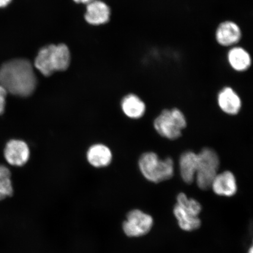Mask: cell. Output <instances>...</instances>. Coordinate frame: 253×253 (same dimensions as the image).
Returning a JSON list of instances; mask_svg holds the SVG:
<instances>
[{"label": "cell", "mask_w": 253, "mask_h": 253, "mask_svg": "<svg viewBox=\"0 0 253 253\" xmlns=\"http://www.w3.org/2000/svg\"><path fill=\"white\" fill-rule=\"evenodd\" d=\"M0 85L14 96H30L37 85L31 62L25 59H14L3 63L0 67Z\"/></svg>", "instance_id": "1"}, {"label": "cell", "mask_w": 253, "mask_h": 253, "mask_svg": "<svg viewBox=\"0 0 253 253\" xmlns=\"http://www.w3.org/2000/svg\"><path fill=\"white\" fill-rule=\"evenodd\" d=\"M140 172L147 181L160 183L172 178L175 171V164L169 157L161 158L153 151L145 152L138 160Z\"/></svg>", "instance_id": "2"}, {"label": "cell", "mask_w": 253, "mask_h": 253, "mask_svg": "<svg viewBox=\"0 0 253 253\" xmlns=\"http://www.w3.org/2000/svg\"><path fill=\"white\" fill-rule=\"evenodd\" d=\"M71 62L70 52L64 44L50 45L40 50L35 66L41 74L49 77L56 71H65Z\"/></svg>", "instance_id": "3"}, {"label": "cell", "mask_w": 253, "mask_h": 253, "mask_svg": "<svg viewBox=\"0 0 253 253\" xmlns=\"http://www.w3.org/2000/svg\"><path fill=\"white\" fill-rule=\"evenodd\" d=\"M155 130L161 137L169 140H176L181 137L187 126V120L178 108L164 109L153 122Z\"/></svg>", "instance_id": "4"}, {"label": "cell", "mask_w": 253, "mask_h": 253, "mask_svg": "<svg viewBox=\"0 0 253 253\" xmlns=\"http://www.w3.org/2000/svg\"><path fill=\"white\" fill-rule=\"evenodd\" d=\"M198 166L195 181L199 188H211L214 177L219 173L220 160L217 152L210 147H205L198 153Z\"/></svg>", "instance_id": "5"}, {"label": "cell", "mask_w": 253, "mask_h": 253, "mask_svg": "<svg viewBox=\"0 0 253 253\" xmlns=\"http://www.w3.org/2000/svg\"><path fill=\"white\" fill-rule=\"evenodd\" d=\"M153 217L143 211L134 210L127 214L123 224L126 235L130 237H138L146 235L153 226Z\"/></svg>", "instance_id": "6"}, {"label": "cell", "mask_w": 253, "mask_h": 253, "mask_svg": "<svg viewBox=\"0 0 253 253\" xmlns=\"http://www.w3.org/2000/svg\"><path fill=\"white\" fill-rule=\"evenodd\" d=\"M217 102L221 112L229 116L238 115L242 109L241 98L238 93L230 86L221 88L218 93Z\"/></svg>", "instance_id": "7"}, {"label": "cell", "mask_w": 253, "mask_h": 253, "mask_svg": "<svg viewBox=\"0 0 253 253\" xmlns=\"http://www.w3.org/2000/svg\"><path fill=\"white\" fill-rule=\"evenodd\" d=\"M4 157L7 163L12 166H23L29 160V147L23 141L10 140L6 144Z\"/></svg>", "instance_id": "8"}, {"label": "cell", "mask_w": 253, "mask_h": 253, "mask_svg": "<svg viewBox=\"0 0 253 253\" xmlns=\"http://www.w3.org/2000/svg\"><path fill=\"white\" fill-rule=\"evenodd\" d=\"M242 39V31L238 25L232 21H226L219 24L216 31L218 43L224 47L234 46Z\"/></svg>", "instance_id": "9"}, {"label": "cell", "mask_w": 253, "mask_h": 253, "mask_svg": "<svg viewBox=\"0 0 253 253\" xmlns=\"http://www.w3.org/2000/svg\"><path fill=\"white\" fill-rule=\"evenodd\" d=\"M211 188L214 194L221 197H233L237 191L236 177L230 170L219 172L214 177Z\"/></svg>", "instance_id": "10"}, {"label": "cell", "mask_w": 253, "mask_h": 253, "mask_svg": "<svg viewBox=\"0 0 253 253\" xmlns=\"http://www.w3.org/2000/svg\"><path fill=\"white\" fill-rule=\"evenodd\" d=\"M198 166V153L192 151L183 152L179 159V172L183 182L191 184L195 181Z\"/></svg>", "instance_id": "11"}, {"label": "cell", "mask_w": 253, "mask_h": 253, "mask_svg": "<svg viewBox=\"0 0 253 253\" xmlns=\"http://www.w3.org/2000/svg\"><path fill=\"white\" fill-rule=\"evenodd\" d=\"M110 15V8L105 3L93 0L87 4L85 19L90 24H104L109 21Z\"/></svg>", "instance_id": "12"}, {"label": "cell", "mask_w": 253, "mask_h": 253, "mask_svg": "<svg viewBox=\"0 0 253 253\" xmlns=\"http://www.w3.org/2000/svg\"><path fill=\"white\" fill-rule=\"evenodd\" d=\"M121 104L123 113L131 119H141L146 113V104L137 95H126L123 98Z\"/></svg>", "instance_id": "13"}, {"label": "cell", "mask_w": 253, "mask_h": 253, "mask_svg": "<svg viewBox=\"0 0 253 253\" xmlns=\"http://www.w3.org/2000/svg\"><path fill=\"white\" fill-rule=\"evenodd\" d=\"M227 61L234 71L242 72L248 71L252 65L251 55L243 47L233 46L227 53Z\"/></svg>", "instance_id": "14"}, {"label": "cell", "mask_w": 253, "mask_h": 253, "mask_svg": "<svg viewBox=\"0 0 253 253\" xmlns=\"http://www.w3.org/2000/svg\"><path fill=\"white\" fill-rule=\"evenodd\" d=\"M88 162L94 167L101 168L109 166L112 160V152L102 144L93 145L87 154Z\"/></svg>", "instance_id": "15"}, {"label": "cell", "mask_w": 253, "mask_h": 253, "mask_svg": "<svg viewBox=\"0 0 253 253\" xmlns=\"http://www.w3.org/2000/svg\"><path fill=\"white\" fill-rule=\"evenodd\" d=\"M173 214L178 220L179 227L183 230L191 232L197 230L201 225V221L198 216L178 205L176 204L174 207Z\"/></svg>", "instance_id": "16"}, {"label": "cell", "mask_w": 253, "mask_h": 253, "mask_svg": "<svg viewBox=\"0 0 253 253\" xmlns=\"http://www.w3.org/2000/svg\"><path fill=\"white\" fill-rule=\"evenodd\" d=\"M11 176L10 170L7 167L0 165V201L11 197L13 194Z\"/></svg>", "instance_id": "17"}, {"label": "cell", "mask_w": 253, "mask_h": 253, "mask_svg": "<svg viewBox=\"0 0 253 253\" xmlns=\"http://www.w3.org/2000/svg\"><path fill=\"white\" fill-rule=\"evenodd\" d=\"M177 205L198 216L202 211L201 204L194 199L188 198L184 193L178 194L177 197Z\"/></svg>", "instance_id": "18"}, {"label": "cell", "mask_w": 253, "mask_h": 253, "mask_svg": "<svg viewBox=\"0 0 253 253\" xmlns=\"http://www.w3.org/2000/svg\"><path fill=\"white\" fill-rule=\"evenodd\" d=\"M7 93L5 88L0 85V115L4 112Z\"/></svg>", "instance_id": "19"}, {"label": "cell", "mask_w": 253, "mask_h": 253, "mask_svg": "<svg viewBox=\"0 0 253 253\" xmlns=\"http://www.w3.org/2000/svg\"><path fill=\"white\" fill-rule=\"evenodd\" d=\"M11 1L12 0H0V8L7 7Z\"/></svg>", "instance_id": "20"}, {"label": "cell", "mask_w": 253, "mask_h": 253, "mask_svg": "<svg viewBox=\"0 0 253 253\" xmlns=\"http://www.w3.org/2000/svg\"><path fill=\"white\" fill-rule=\"evenodd\" d=\"M93 1V0H74V1L77 3H84V4H88V3Z\"/></svg>", "instance_id": "21"}, {"label": "cell", "mask_w": 253, "mask_h": 253, "mask_svg": "<svg viewBox=\"0 0 253 253\" xmlns=\"http://www.w3.org/2000/svg\"><path fill=\"white\" fill-rule=\"evenodd\" d=\"M249 253H253V248H251V249H250L249 251Z\"/></svg>", "instance_id": "22"}]
</instances>
